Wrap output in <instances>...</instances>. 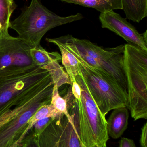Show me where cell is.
Wrapping results in <instances>:
<instances>
[{
  "label": "cell",
  "instance_id": "cell-1",
  "mask_svg": "<svg viewBox=\"0 0 147 147\" xmlns=\"http://www.w3.org/2000/svg\"><path fill=\"white\" fill-rule=\"evenodd\" d=\"M82 89L81 98H75L70 86L64 97L67 109L72 115L79 138L84 147H95L106 144L109 139L107 130V120L91 96L80 74L75 78Z\"/></svg>",
  "mask_w": 147,
  "mask_h": 147
},
{
  "label": "cell",
  "instance_id": "cell-2",
  "mask_svg": "<svg viewBox=\"0 0 147 147\" xmlns=\"http://www.w3.org/2000/svg\"><path fill=\"white\" fill-rule=\"evenodd\" d=\"M83 18L79 13L66 17L59 16L47 8L39 0H32L17 18L10 21L9 28L15 31L19 38L34 47L40 45L42 38L49 30Z\"/></svg>",
  "mask_w": 147,
  "mask_h": 147
},
{
  "label": "cell",
  "instance_id": "cell-3",
  "mask_svg": "<svg viewBox=\"0 0 147 147\" xmlns=\"http://www.w3.org/2000/svg\"><path fill=\"white\" fill-rule=\"evenodd\" d=\"M123 65L128 86L127 108L137 121L147 118V50L125 44Z\"/></svg>",
  "mask_w": 147,
  "mask_h": 147
},
{
  "label": "cell",
  "instance_id": "cell-4",
  "mask_svg": "<svg viewBox=\"0 0 147 147\" xmlns=\"http://www.w3.org/2000/svg\"><path fill=\"white\" fill-rule=\"evenodd\" d=\"M73 54L78 60L80 74L89 92L104 116H106L110 111L114 109L127 108L128 96L112 76L90 66L82 59Z\"/></svg>",
  "mask_w": 147,
  "mask_h": 147
},
{
  "label": "cell",
  "instance_id": "cell-5",
  "mask_svg": "<svg viewBox=\"0 0 147 147\" xmlns=\"http://www.w3.org/2000/svg\"><path fill=\"white\" fill-rule=\"evenodd\" d=\"M57 40L80 54L95 59L104 71L112 76L128 96V86L123 65L125 45L104 49L86 39L68 34L56 38Z\"/></svg>",
  "mask_w": 147,
  "mask_h": 147
},
{
  "label": "cell",
  "instance_id": "cell-6",
  "mask_svg": "<svg viewBox=\"0 0 147 147\" xmlns=\"http://www.w3.org/2000/svg\"><path fill=\"white\" fill-rule=\"evenodd\" d=\"M50 76L46 70L0 75V115L16 105L35 86Z\"/></svg>",
  "mask_w": 147,
  "mask_h": 147
},
{
  "label": "cell",
  "instance_id": "cell-7",
  "mask_svg": "<svg viewBox=\"0 0 147 147\" xmlns=\"http://www.w3.org/2000/svg\"><path fill=\"white\" fill-rule=\"evenodd\" d=\"M9 28L0 32V75L35 69L30 56L32 47L19 37L9 33Z\"/></svg>",
  "mask_w": 147,
  "mask_h": 147
},
{
  "label": "cell",
  "instance_id": "cell-8",
  "mask_svg": "<svg viewBox=\"0 0 147 147\" xmlns=\"http://www.w3.org/2000/svg\"><path fill=\"white\" fill-rule=\"evenodd\" d=\"M53 88V82L47 84L28 107L0 127V147H18L28 121L41 106L51 103Z\"/></svg>",
  "mask_w": 147,
  "mask_h": 147
},
{
  "label": "cell",
  "instance_id": "cell-9",
  "mask_svg": "<svg viewBox=\"0 0 147 147\" xmlns=\"http://www.w3.org/2000/svg\"><path fill=\"white\" fill-rule=\"evenodd\" d=\"M71 116L54 120L37 138L39 147H84Z\"/></svg>",
  "mask_w": 147,
  "mask_h": 147
},
{
  "label": "cell",
  "instance_id": "cell-10",
  "mask_svg": "<svg viewBox=\"0 0 147 147\" xmlns=\"http://www.w3.org/2000/svg\"><path fill=\"white\" fill-rule=\"evenodd\" d=\"M99 19L102 28L114 32L125 40L128 44L136 45L147 50V30L140 33L125 18L114 10L100 13Z\"/></svg>",
  "mask_w": 147,
  "mask_h": 147
},
{
  "label": "cell",
  "instance_id": "cell-11",
  "mask_svg": "<svg viewBox=\"0 0 147 147\" xmlns=\"http://www.w3.org/2000/svg\"><path fill=\"white\" fill-rule=\"evenodd\" d=\"M129 117V113L127 107H120L113 110L107 120L109 136L114 139L121 137L127 128Z\"/></svg>",
  "mask_w": 147,
  "mask_h": 147
},
{
  "label": "cell",
  "instance_id": "cell-12",
  "mask_svg": "<svg viewBox=\"0 0 147 147\" xmlns=\"http://www.w3.org/2000/svg\"><path fill=\"white\" fill-rule=\"evenodd\" d=\"M46 40L58 47L61 53V61L66 73L69 75L72 82L75 81L76 76L80 74L79 61L62 44L56 41L54 39L46 38Z\"/></svg>",
  "mask_w": 147,
  "mask_h": 147
},
{
  "label": "cell",
  "instance_id": "cell-13",
  "mask_svg": "<svg viewBox=\"0 0 147 147\" xmlns=\"http://www.w3.org/2000/svg\"><path fill=\"white\" fill-rule=\"evenodd\" d=\"M126 18L139 23L147 16V0H122Z\"/></svg>",
  "mask_w": 147,
  "mask_h": 147
},
{
  "label": "cell",
  "instance_id": "cell-14",
  "mask_svg": "<svg viewBox=\"0 0 147 147\" xmlns=\"http://www.w3.org/2000/svg\"><path fill=\"white\" fill-rule=\"evenodd\" d=\"M63 115H64L57 110L51 103L41 106L28 121L26 128L18 142V147L20 146L22 141L27 135L28 133L38 121L47 117H51L56 119L61 117Z\"/></svg>",
  "mask_w": 147,
  "mask_h": 147
},
{
  "label": "cell",
  "instance_id": "cell-15",
  "mask_svg": "<svg viewBox=\"0 0 147 147\" xmlns=\"http://www.w3.org/2000/svg\"><path fill=\"white\" fill-rule=\"evenodd\" d=\"M69 3L95 9L100 13L109 10L122 9V0H60Z\"/></svg>",
  "mask_w": 147,
  "mask_h": 147
},
{
  "label": "cell",
  "instance_id": "cell-16",
  "mask_svg": "<svg viewBox=\"0 0 147 147\" xmlns=\"http://www.w3.org/2000/svg\"><path fill=\"white\" fill-rule=\"evenodd\" d=\"M30 56L34 63L41 69L54 61H61V56L58 53L47 51L41 45L31 48Z\"/></svg>",
  "mask_w": 147,
  "mask_h": 147
},
{
  "label": "cell",
  "instance_id": "cell-17",
  "mask_svg": "<svg viewBox=\"0 0 147 147\" xmlns=\"http://www.w3.org/2000/svg\"><path fill=\"white\" fill-rule=\"evenodd\" d=\"M58 61H54L47 65L44 66L42 69L46 70L54 83L58 88L65 84H69L72 85V82L66 72L64 70V68L59 63Z\"/></svg>",
  "mask_w": 147,
  "mask_h": 147
},
{
  "label": "cell",
  "instance_id": "cell-18",
  "mask_svg": "<svg viewBox=\"0 0 147 147\" xmlns=\"http://www.w3.org/2000/svg\"><path fill=\"white\" fill-rule=\"evenodd\" d=\"M16 7L14 0H0V25L2 29L9 28L10 18Z\"/></svg>",
  "mask_w": 147,
  "mask_h": 147
},
{
  "label": "cell",
  "instance_id": "cell-19",
  "mask_svg": "<svg viewBox=\"0 0 147 147\" xmlns=\"http://www.w3.org/2000/svg\"><path fill=\"white\" fill-rule=\"evenodd\" d=\"M58 89L56 85L54 86L52 95L51 99V104L61 114L64 115L69 120L71 119L72 116L70 115L67 109V102L64 98L62 97L59 93Z\"/></svg>",
  "mask_w": 147,
  "mask_h": 147
},
{
  "label": "cell",
  "instance_id": "cell-20",
  "mask_svg": "<svg viewBox=\"0 0 147 147\" xmlns=\"http://www.w3.org/2000/svg\"><path fill=\"white\" fill-rule=\"evenodd\" d=\"M24 109V105L18 104L0 115V127L15 117Z\"/></svg>",
  "mask_w": 147,
  "mask_h": 147
},
{
  "label": "cell",
  "instance_id": "cell-21",
  "mask_svg": "<svg viewBox=\"0 0 147 147\" xmlns=\"http://www.w3.org/2000/svg\"><path fill=\"white\" fill-rule=\"evenodd\" d=\"M54 120L51 117H47L38 121L33 125V133L36 137L38 138L40 135L45 129L48 125Z\"/></svg>",
  "mask_w": 147,
  "mask_h": 147
},
{
  "label": "cell",
  "instance_id": "cell-22",
  "mask_svg": "<svg viewBox=\"0 0 147 147\" xmlns=\"http://www.w3.org/2000/svg\"><path fill=\"white\" fill-rule=\"evenodd\" d=\"M20 147H40L38 143V139L33 132L27 135L21 144Z\"/></svg>",
  "mask_w": 147,
  "mask_h": 147
},
{
  "label": "cell",
  "instance_id": "cell-23",
  "mask_svg": "<svg viewBox=\"0 0 147 147\" xmlns=\"http://www.w3.org/2000/svg\"><path fill=\"white\" fill-rule=\"evenodd\" d=\"M71 86L72 94L75 98L77 99L80 98L81 94H82V89L78 83L76 81V80L73 81Z\"/></svg>",
  "mask_w": 147,
  "mask_h": 147
},
{
  "label": "cell",
  "instance_id": "cell-24",
  "mask_svg": "<svg viewBox=\"0 0 147 147\" xmlns=\"http://www.w3.org/2000/svg\"><path fill=\"white\" fill-rule=\"evenodd\" d=\"M141 147H147V123L142 128L141 135L140 139Z\"/></svg>",
  "mask_w": 147,
  "mask_h": 147
},
{
  "label": "cell",
  "instance_id": "cell-25",
  "mask_svg": "<svg viewBox=\"0 0 147 147\" xmlns=\"http://www.w3.org/2000/svg\"><path fill=\"white\" fill-rule=\"evenodd\" d=\"M119 147H136L133 140L127 138H122L119 142Z\"/></svg>",
  "mask_w": 147,
  "mask_h": 147
},
{
  "label": "cell",
  "instance_id": "cell-26",
  "mask_svg": "<svg viewBox=\"0 0 147 147\" xmlns=\"http://www.w3.org/2000/svg\"><path fill=\"white\" fill-rule=\"evenodd\" d=\"M95 147H107L106 144H100V145H97Z\"/></svg>",
  "mask_w": 147,
  "mask_h": 147
},
{
  "label": "cell",
  "instance_id": "cell-27",
  "mask_svg": "<svg viewBox=\"0 0 147 147\" xmlns=\"http://www.w3.org/2000/svg\"><path fill=\"white\" fill-rule=\"evenodd\" d=\"M2 29V28L1 26L0 25V32H1V30Z\"/></svg>",
  "mask_w": 147,
  "mask_h": 147
}]
</instances>
